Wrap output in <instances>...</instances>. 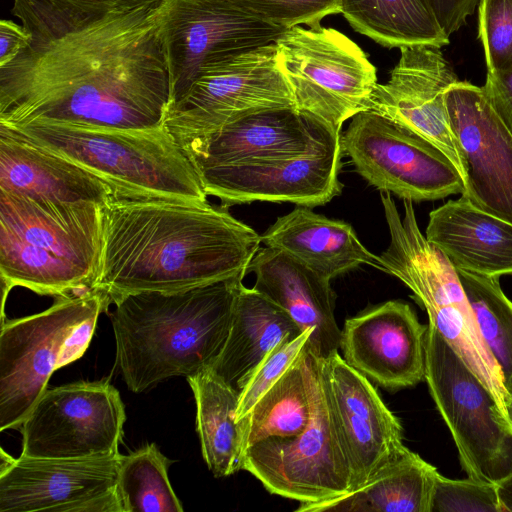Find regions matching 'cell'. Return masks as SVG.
I'll return each instance as SVG.
<instances>
[{"label": "cell", "instance_id": "obj_1", "mask_svg": "<svg viewBox=\"0 0 512 512\" xmlns=\"http://www.w3.org/2000/svg\"><path fill=\"white\" fill-rule=\"evenodd\" d=\"M159 5L24 26L29 43L0 67V124L164 125L170 91Z\"/></svg>", "mask_w": 512, "mask_h": 512}, {"label": "cell", "instance_id": "obj_2", "mask_svg": "<svg viewBox=\"0 0 512 512\" xmlns=\"http://www.w3.org/2000/svg\"><path fill=\"white\" fill-rule=\"evenodd\" d=\"M104 240L93 289L114 303L246 275L261 235L224 206L115 198L103 207Z\"/></svg>", "mask_w": 512, "mask_h": 512}, {"label": "cell", "instance_id": "obj_3", "mask_svg": "<svg viewBox=\"0 0 512 512\" xmlns=\"http://www.w3.org/2000/svg\"><path fill=\"white\" fill-rule=\"evenodd\" d=\"M244 276L117 299L111 323L116 364L127 387L140 393L168 378L210 368L228 337Z\"/></svg>", "mask_w": 512, "mask_h": 512}, {"label": "cell", "instance_id": "obj_4", "mask_svg": "<svg viewBox=\"0 0 512 512\" xmlns=\"http://www.w3.org/2000/svg\"><path fill=\"white\" fill-rule=\"evenodd\" d=\"M103 240L102 206L0 190L1 319L6 296L15 286L57 298L93 289Z\"/></svg>", "mask_w": 512, "mask_h": 512}, {"label": "cell", "instance_id": "obj_5", "mask_svg": "<svg viewBox=\"0 0 512 512\" xmlns=\"http://www.w3.org/2000/svg\"><path fill=\"white\" fill-rule=\"evenodd\" d=\"M3 126L88 170L110 186L115 198L209 203L192 163L164 125L115 128L35 121Z\"/></svg>", "mask_w": 512, "mask_h": 512}, {"label": "cell", "instance_id": "obj_6", "mask_svg": "<svg viewBox=\"0 0 512 512\" xmlns=\"http://www.w3.org/2000/svg\"><path fill=\"white\" fill-rule=\"evenodd\" d=\"M109 299L90 289L58 297L48 309L1 323L0 431L21 427L54 371L87 350Z\"/></svg>", "mask_w": 512, "mask_h": 512}, {"label": "cell", "instance_id": "obj_7", "mask_svg": "<svg viewBox=\"0 0 512 512\" xmlns=\"http://www.w3.org/2000/svg\"><path fill=\"white\" fill-rule=\"evenodd\" d=\"M384 215L390 243L379 256L383 271L413 292V298L426 310L429 324L488 387L503 414L508 396L456 269L420 231L411 201H404L403 217L393 202L384 206Z\"/></svg>", "mask_w": 512, "mask_h": 512}, {"label": "cell", "instance_id": "obj_8", "mask_svg": "<svg viewBox=\"0 0 512 512\" xmlns=\"http://www.w3.org/2000/svg\"><path fill=\"white\" fill-rule=\"evenodd\" d=\"M275 44L296 108L339 132L347 119L369 110L378 84L376 68L346 35L321 25L295 26Z\"/></svg>", "mask_w": 512, "mask_h": 512}, {"label": "cell", "instance_id": "obj_9", "mask_svg": "<svg viewBox=\"0 0 512 512\" xmlns=\"http://www.w3.org/2000/svg\"><path fill=\"white\" fill-rule=\"evenodd\" d=\"M425 380L467 476L496 483L512 467V437L497 419L499 405L431 324L425 341Z\"/></svg>", "mask_w": 512, "mask_h": 512}, {"label": "cell", "instance_id": "obj_10", "mask_svg": "<svg viewBox=\"0 0 512 512\" xmlns=\"http://www.w3.org/2000/svg\"><path fill=\"white\" fill-rule=\"evenodd\" d=\"M292 106L272 43L204 65L187 93L167 109L163 124L180 145L241 115Z\"/></svg>", "mask_w": 512, "mask_h": 512}, {"label": "cell", "instance_id": "obj_11", "mask_svg": "<svg viewBox=\"0 0 512 512\" xmlns=\"http://www.w3.org/2000/svg\"><path fill=\"white\" fill-rule=\"evenodd\" d=\"M341 148L370 185L403 200L464 192L459 171L437 146L373 110L352 117Z\"/></svg>", "mask_w": 512, "mask_h": 512}, {"label": "cell", "instance_id": "obj_12", "mask_svg": "<svg viewBox=\"0 0 512 512\" xmlns=\"http://www.w3.org/2000/svg\"><path fill=\"white\" fill-rule=\"evenodd\" d=\"M311 405L305 430L256 442L242 459V470L255 476L268 492L300 503L334 498L352 489L350 466L317 366Z\"/></svg>", "mask_w": 512, "mask_h": 512}, {"label": "cell", "instance_id": "obj_13", "mask_svg": "<svg viewBox=\"0 0 512 512\" xmlns=\"http://www.w3.org/2000/svg\"><path fill=\"white\" fill-rule=\"evenodd\" d=\"M158 28L169 76L168 108L187 93L207 63L275 43L287 30L229 0H164Z\"/></svg>", "mask_w": 512, "mask_h": 512}, {"label": "cell", "instance_id": "obj_14", "mask_svg": "<svg viewBox=\"0 0 512 512\" xmlns=\"http://www.w3.org/2000/svg\"><path fill=\"white\" fill-rule=\"evenodd\" d=\"M125 407L105 381L46 389L24 419L22 452L33 458L79 459L119 455Z\"/></svg>", "mask_w": 512, "mask_h": 512}, {"label": "cell", "instance_id": "obj_15", "mask_svg": "<svg viewBox=\"0 0 512 512\" xmlns=\"http://www.w3.org/2000/svg\"><path fill=\"white\" fill-rule=\"evenodd\" d=\"M180 146L196 171L342 150L341 132L295 106L241 115Z\"/></svg>", "mask_w": 512, "mask_h": 512}, {"label": "cell", "instance_id": "obj_16", "mask_svg": "<svg viewBox=\"0 0 512 512\" xmlns=\"http://www.w3.org/2000/svg\"><path fill=\"white\" fill-rule=\"evenodd\" d=\"M316 366L354 490L408 450L402 427L372 382L350 366L339 351L316 358Z\"/></svg>", "mask_w": 512, "mask_h": 512}, {"label": "cell", "instance_id": "obj_17", "mask_svg": "<svg viewBox=\"0 0 512 512\" xmlns=\"http://www.w3.org/2000/svg\"><path fill=\"white\" fill-rule=\"evenodd\" d=\"M446 104L464 167L461 196L512 222V132L483 87L458 80L447 89Z\"/></svg>", "mask_w": 512, "mask_h": 512}, {"label": "cell", "instance_id": "obj_18", "mask_svg": "<svg viewBox=\"0 0 512 512\" xmlns=\"http://www.w3.org/2000/svg\"><path fill=\"white\" fill-rule=\"evenodd\" d=\"M121 458L20 456L0 473V512H121L116 494Z\"/></svg>", "mask_w": 512, "mask_h": 512}, {"label": "cell", "instance_id": "obj_19", "mask_svg": "<svg viewBox=\"0 0 512 512\" xmlns=\"http://www.w3.org/2000/svg\"><path fill=\"white\" fill-rule=\"evenodd\" d=\"M440 48L401 47L400 59L389 80L376 85L369 110L437 146L455 165L464 182V167L446 104L447 89L459 79Z\"/></svg>", "mask_w": 512, "mask_h": 512}, {"label": "cell", "instance_id": "obj_20", "mask_svg": "<svg viewBox=\"0 0 512 512\" xmlns=\"http://www.w3.org/2000/svg\"><path fill=\"white\" fill-rule=\"evenodd\" d=\"M427 329L409 304L387 301L345 321L342 357L386 389L411 387L425 379Z\"/></svg>", "mask_w": 512, "mask_h": 512}, {"label": "cell", "instance_id": "obj_21", "mask_svg": "<svg viewBox=\"0 0 512 512\" xmlns=\"http://www.w3.org/2000/svg\"><path fill=\"white\" fill-rule=\"evenodd\" d=\"M342 150L324 155L219 166L197 170L205 193L222 206L253 201L291 202L316 207L342 191L338 175Z\"/></svg>", "mask_w": 512, "mask_h": 512}, {"label": "cell", "instance_id": "obj_22", "mask_svg": "<svg viewBox=\"0 0 512 512\" xmlns=\"http://www.w3.org/2000/svg\"><path fill=\"white\" fill-rule=\"evenodd\" d=\"M256 276L254 289L282 308L303 332L312 329L308 348L316 358L340 350L341 330L334 315L336 295L331 280L288 253L262 247L247 273Z\"/></svg>", "mask_w": 512, "mask_h": 512}, {"label": "cell", "instance_id": "obj_23", "mask_svg": "<svg viewBox=\"0 0 512 512\" xmlns=\"http://www.w3.org/2000/svg\"><path fill=\"white\" fill-rule=\"evenodd\" d=\"M0 190L32 199L104 207L110 186L74 162L0 125Z\"/></svg>", "mask_w": 512, "mask_h": 512}, {"label": "cell", "instance_id": "obj_24", "mask_svg": "<svg viewBox=\"0 0 512 512\" xmlns=\"http://www.w3.org/2000/svg\"><path fill=\"white\" fill-rule=\"evenodd\" d=\"M425 237L457 271L495 278L512 275V222L463 196L430 212Z\"/></svg>", "mask_w": 512, "mask_h": 512}, {"label": "cell", "instance_id": "obj_25", "mask_svg": "<svg viewBox=\"0 0 512 512\" xmlns=\"http://www.w3.org/2000/svg\"><path fill=\"white\" fill-rule=\"evenodd\" d=\"M298 205L261 235L266 246L280 249L332 280L361 265L383 271L379 256L358 239L352 226Z\"/></svg>", "mask_w": 512, "mask_h": 512}, {"label": "cell", "instance_id": "obj_26", "mask_svg": "<svg viewBox=\"0 0 512 512\" xmlns=\"http://www.w3.org/2000/svg\"><path fill=\"white\" fill-rule=\"evenodd\" d=\"M302 331L282 308L243 284L225 345L210 369L238 392L266 355L284 338Z\"/></svg>", "mask_w": 512, "mask_h": 512}, {"label": "cell", "instance_id": "obj_27", "mask_svg": "<svg viewBox=\"0 0 512 512\" xmlns=\"http://www.w3.org/2000/svg\"><path fill=\"white\" fill-rule=\"evenodd\" d=\"M437 469L407 450L360 487L340 496L300 503L297 512H430Z\"/></svg>", "mask_w": 512, "mask_h": 512}, {"label": "cell", "instance_id": "obj_28", "mask_svg": "<svg viewBox=\"0 0 512 512\" xmlns=\"http://www.w3.org/2000/svg\"><path fill=\"white\" fill-rule=\"evenodd\" d=\"M315 373L316 358L307 346L252 410L238 421L243 454L261 440L293 436L306 429L311 418Z\"/></svg>", "mask_w": 512, "mask_h": 512}, {"label": "cell", "instance_id": "obj_29", "mask_svg": "<svg viewBox=\"0 0 512 512\" xmlns=\"http://www.w3.org/2000/svg\"><path fill=\"white\" fill-rule=\"evenodd\" d=\"M196 403V429L209 470L226 477L242 470V445L236 411L239 392L210 369L186 377Z\"/></svg>", "mask_w": 512, "mask_h": 512}, {"label": "cell", "instance_id": "obj_30", "mask_svg": "<svg viewBox=\"0 0 512 512\" xmlns=\"http://www.w3.org/2000/svg\"><path fill=\"white\" fill-rule=\"evenodd\" d=\"M341 13L355 31L387 48L449 43L429 0H341Z\"/></svg>", "mask_w": 512, "mask_h": 512}, {"label": "cell", "instance_id": "obj_31", "mask_svg": "<svg viewBox=\"0 0 512 512\" xmlns=\"http://www.w3.org/2000/svg\"><path fill=\"white\" fill-rule=\"evenodd\" d=\"M172 462L154 443L122 455L116 483L121 512H182L168 477Z\"/></svg>", "mask_w": 512, "mask_h": 512}, {"label": "cell", "instance_id": "obj_32", "mask_svg": "<svg viewBox=\"0 0 512 512\" xmlns=\"http://www.w3.org/2000/svg\"><path fill=\"white\" fill-rule=\"evenodd\" d=\"M457 273L504 390L512 397V301L502 291L499 278Z\"/></svg>", "mask_w": 512, "mask_h": 512}, {"label": "cell", "instance_id": "obj_33", "mask_svg": "<svg viewBox=\"0 0 512 512\" xmlns=\"http://www.w3.org/2000/svg\"><path fill=\"white\" fill-rule=\"evenodd\" d=\"M164 0H13L12 14L22 25H73L110 12L159 5Z\"/></svg>", "mask_w": 512, "mask_h": 512}, {"label": "cell", "instance_id": "obj_34", "mask_svg": "<svg viewBox=\"0 0 512 512\" xmlns=\"http://www.w3.org/2000/svg\"><path fill=\"white\" fill-rule=\"evenodd\" d=\"M478 37L487 75L512 74V0L479 1Z\"/></svg>", "mask_w": 512, "mask_h": 512}, {"label": "cell", "instance_id": "obj_35", "mask_svg": "<svg viewBox=\"0 0 512 512\" xmlns=\"http://www.w3.org/2000/svg\"><path fill=\"white\" fill-rule=\"evenodd\" d=\"M313 330L291 334L279 342L261 361L239 392L237 422L246 416L262 395L285 373L308 346Z\"/></svg>", "mask_w": 512, "mask_h": 512}, {"label": "cell", "instance_id": "obj_36", "mask_svg": "<svg viewBox=\"0 0 512 512\" xmlns=\"http://www.w3.org/2000/svg\"><path fill=\"white\" fill-rule=\"evenodd\" d=\"M241 10L273 25L290 29L300 24L320 26L321 20L341 13V0H229Z\"/></svg>", "mask_w": 512, "mask_h": 512}, {"label": "cell", "instance_id": "obj_37", "mask_svg": "<svg viewBox=\"0 0 512 512\" xmlns=\"http://www.w3.org/2000/svg\"><path fill=\"white\" fill-rule=\"evenodd\" d=\"M430 512H501L496 483L436 476Z\"/></svg>", "mask_w": 512, "mask_h": 512}, {"label": "cell", "instance_id": "obj_38", "mask_svg": "<svg viewBox=\"0 0 512 512\" xmlns=\"http://www.w3.org/2000/svg\"><path fill=\"white\" fill-rule=\"evenodd\" d=\"M480 0H429L436 18L450 37L474 12Z\"/></svg>", "mask_w": 512, "mask_h": 512}, {"label": "cell", "instance_id": "obj_39", "mask_svg": "<svg viewBox=\"0 0 512 512\" xmlns=\"http://www.w3.org/2000/svg\"><path fill=\"white\" fill-rule=\"evenodd\" d=\"M482 87L493 108L512 132V74L486 75Z\"/></svg>", "mask_w": 512, "mask_h": 512}, {"label": "cell", "instance_id": "obj_40", "mask_svg": "<svg viewBox=\"0 0 512 512\" xmlns=\"http://www.w3.org/2000/svg\"><path fill=\"white\" fill-rule=\"evenodd\" d=\"M31 34L22 25L12 20L0 22V67L11 62L29 43Z\"/></svg>", "mask_w": 512, "mask_h": 512}, {"label": "cell", "instance_id": "obj_41", "mask_svg": "<svg viewBox=\"0 0 512 512\" xmlns=\"http://www.w3.org/2000/svg\"><path fill=\"white\" fill-rule=\"evenodd\" d=\"M496 490L501 512H512V467L496 482Z\"/></svg>", "mask_w": 512, "mask_h": 512}, {"label": "cell", "instance_id": "obj_42", "mask_svg": "<svg viewBox=\"0 0 512 512\" xmlns=\"http://www.w3.org/2000/svg\"><path fill=\"white\" fill-rule=\"evenodd\" d=\"M496 416L503 428L512 437V397H508L505 400L504 413L501 414V412L498 411Z\"/></svg>", "mask_w": 512, "mask_h": 512}, {"label": "cell", "instance_id": "obj_43", "mask_svg": "<svg viewBox=\"0 0 512 512\" xmlns=\"http://www.w3.org/2000/svg\"><path fill=\"white\" fill-rule=\"evenodd\" d=\"M15 459L10 455L6 454L3 448H1V456H0V473L6 471L13 463Z\"/></svg>", "mask_w": 512, "mask_h": 512}]
</instances>
